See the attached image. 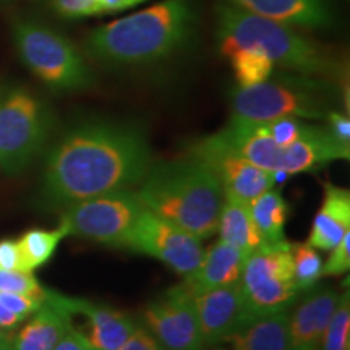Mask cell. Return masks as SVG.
Here are the masks:
<instances>
[{"mask_svg":"<svg viewBox=\"0 0 350 350\" xmlns=\"http://www.w3.org/2000/svg\"><path fill=\"white\" fill-rule=\"evenodd\" d=\"M152 165L146 135L137 125L86 120L57 142L44 167L42 195L54 206L131 190Z\"/></svg>","mask_w":350,"mask_h":350,"instance_id":"obj_1","label":"cell"},{"mask_svg":"<svg viewBox=\"0 0 350 350\" xmlns=\"http://www.w3.org/2000/svg\"><path fill=\"white\" fill-rule=\"evenodd\" d=\"M135 193L144 209L200 240L217 232L224 193L217 177L203 161L187 156L152 164Z\"/></svg>","mask_w":350,"mask_h":350,"instance_id":"obj_2","label":"cell"},{"mask_svg":"<svg viewBox=\"0 0 350 350\" xmlns=\"http://www.w3.org/2000/svg\"><path fill=\"white\" fill-rule=\"evenodd\" d=\"M195 21L191 0H163L94 29L86 47L91 57L109 65H144L178 51Z\"/></svg>","mask_w":350,"mask_h":350,"instance_id":"obj_3","label":"cell"},{"mask_svg":"<svg viewBox=\"0 0 350 350\" xmlns=\"http://www.w3.org/2000/svg\"><path fill=\"white\" fill-rule=\"evenodd\" d=\"M217 38L224 55L237 49H250L268 57L274 67L279 65L299 75H325L334 67L317 44L292 29V26L234 5L219 8Z\"/></svg>","mask_w":350,"mask_h":350,"instance_id":"obj_4","label":"cell"},{"mask_svg":"<svg viewBox=\"0 0 350 350\" xmlns=\"http://www.w3.org/2000/svg\"><path fill=\"white\" fill-rule=\"evenodd\" d=\"M329 90L314 78L275 77L258 85L240 88L232 94L235 120L269 122L282 117L326 119L331 112Z\"/></svg>","mask_w":350,"mask_h":350,"instance_id":"obj_5","label":"cell"},{"mask_svg":"<svg viewBox=\"0 0 350 350\" xmlns=\"http://www.w3.org/2000/svg\"><path fill=\"white\" fill-rule=\"evenodd\" d=\"M12 33L21 62L52 91L68 93L93 85L90 67L64 34L25 18L13 21Z\"/></svg>","mask_w":350,"mask_h":350,"instance_id":"obj_6","label":"cell"},{"mask_svg":"<svg viewBox=\"0 0 350 350\" xmlns=\"http://www.w3.org/2000/svg\"><path fill=\"white\" fill-rule=\"evenodd\" d=\"M51 112L28 88H0V169L16 175L42 151L51 133Z\"/></svg>","mask_w":350,"mask_h":350,"instance_id":"obj_7","label":"cell"},{"mask_svg":"<svg viewBox=\"0 0 350 350\" xmlns=\"http://www.w3.org/2000/svg\"><path fill=\"white\" fill-rule=\"evenodd\" d=\"M245 317L284 312L295 300L291 243H265L245 260L240 275Z\"/></svg>","mask_w":350,"mask_h":350,"instance_id":"obj_8","label":"cell"},{"mask_svg":"<svg viewBox=\"0 0 350 350\" xmlns=\"http://www.w3.org/2000/svg\"><path fill=\"white\" fill-rule=\"evenodd\" d=\"M143 209L135 191H117L65 206L60 226L68 235L125 248Z\"/></svg>","mask_w":350,"mask_h":350,"instance_id":"obj_9","label":"cell"},{"mask_svg":"<svg viewBox=\"0 0 350 350\" xmlns=\"http://www.w3.org/2000/svg\"><path fill=\"white\" fill-rule=\"evenodd\" d=\"M125 248L165 262L183 278L195 273L204 255L198 237L148 209H143L138 217L130 237L126 239Z\"/></svg>","mask_w":350,"mask_h":350,"instance_id":"obj_10","label":"cell"},{"mask_svg":"<svg viewBox=\"0 0 350 350\" xmlns=\"http://www.w3.org/2000/svg\"><path fill=\"white\" fill-rule=\"evenodd\" d=\"M143 319L152 338L164 350H204L193 297L182 286L165 292L143 312Z\"/></svg>","mask_w":350,"mask_h":350,"instance_id":"obj_11","label":"cell"},{"mask_svg":"<svg viewBox=\"0 0 350 350\" xmlns=\"http://www.w3.org/2000/svg\"><path fill=\"white\" fill-rule=\"evenodd\" d=\"M187 152L188 156L203 161L213 170L221 183L224 198L250 203L271 190L275 183V174L250 164L222 148L211 137L191 143Z\"/></svg>","mask_w":350,"mask_h":350,"instance_id":"obj_12","label":"cell"},{"mask_svg":"<svg viewBox=\"0 0 350 350\" xmlns=\"http://www.w3.org/2000/svg\"><path fill=\"white\" fill-rule=\"evenodd\" d=\"M46 301L59 308L68 318L81 314L90 323L86 339L96 350H117L137 329V323L129 314L111 306L93 304L86 299L67 297L46 288Z\"/></svg>","mask_w":350,"mask_h":350,"instance_id":"obj_13","label":"cell"},{"mask_svg":"<svg viewBox=\"0 0 350 350\" xmlns=\"http://www.w3.org/2000/svg\"><path fill=\"white\" fill-rule=\"evenodd\" d=\"M193 305L206 345L224 342L247 319L240 281L200 292Z\"/></svg>","mask_w":350,"mask_h":350,"instance_id":"obj_14","label":"cell"},{"mask_svg":"<svg viewBox=\"0 0 350 350\" xmlns=\"http://www.w3.org/2000/svg\"><path fill=\"white\" fill-rule=\"evenodd\" d=\"M288 317V350H319L339 294L331 287L308 288Z\"/></svg>","mask_w":350,"mask_h":350,"instance_id":"obj_15","label":"cell"},{"mask_svg":"<svg viewBox=\"0 0 350 350\" xmlns=\"http://www.w3.org/2000/svg\"><path fill=\"white\" fill-rule=\"evenodd\" d=\"M247 256V253L234 245L219 240L204 252L200 266L193 274L185 278L182 286L193 297L200 292L239 282Z\"/></svg>","mask_w":350,"mask_h":350,"instance_id":"obj_16","label":"cell"},{"mask_svg":"<svg viewBox=\"0 0 350 350\" xmlns=\"http://www.w3.org/2000/svg\"><path fill=\"white\" fill-rule=\"evenodd\" d=\"M230 3L288 26L325 28L331 23V12L325 0H230Z\"/></svg>","mask_w":350,"mask_h":350,"instance_id":"obj_17","label":"cell"},{"mask_svg":"<svg viewBox=\"0 0 350 350\" xmlns=\"http://www.w3.org/2000/svg\"><path fill=\"white\" fill-rule=\"evenodd\" d=\"M350 230V191L334 183H325V196L313 219L308 242L323 252H331Z\"/></svg>","mask_w":350,"mask_h":350,"instance_id":"obj_18","label":"cell"},{"mask_svg":"<svg viewBox=\"0 0 350 350\" xmlns=\"http://www.w3.org/2000/svg\"><path fill=\"white\" fill-rule=\"evenodd\" d=\"M227 340L232 350H288V314L284 310L247 318Z\"/></svg>","mask_w":350,"mask_h":350,"instance_id":"obj_19","label":"cell"},{"mask_svg":"<svg viewBox=\"0 0 350 350\" xmlns=\"http://www.w3.org/2000/svg\"><path fill=\"white\" fill-rule=\"evenodd\" d=\"M70 325L72 321L67 314L44 300L28 325L12 338V347L13 350H54Z\"/></svg>","mask_w":350,"mask_h":350,"instance_id":"obj_20","label":"cell"},{"mask_svg":"<svg viewBox=\"0 0 350 350\" xmlns=\"http://www.w3.org/2000/svg\"><path fill=\"white\" fill-rule=\"evenodd\" d=\"M217 232L221 237L219 240L234 245L247 255L265 245L255 221H253L250 203H243V201L229 198L222 200Z\"/></svg>","mask_w":350,"mask_h":350,"instance_id":"obj_21","label":"cell"},{"mask_svg":"<svg viewBox=\"0 0 350 350\" xmlns=\"http://www.w3.org/2000/svg\"><path fill=\"white\" fill-rule=\"evenodd\" d=\"M250 211L265 243H278L284 239V227L288 219V204L273 188L250 201Z\"/></svg>","mask_w":350,"mask_h":350,"instance_id":"obj_22","label":"cell"},{"mask_svg":"<svg viewBox=\"0 0 350 350\" xmlns=\"http://www.w3.org/2000/svg\"><path fill=\"white\" fill-rule=\"evenodd\" d=\"M65 237H68V234L62 226L54 230L33 229L21 235L16 242H18L23 271L33 273L39 266L46 265Z\"/></svg>","mask_w":350,"mask_h":350,"instance_id":"obj_23","label":"cell"},{"mask_svg":"<svg viewBox=\"0 0 350 350\" xmlns=\"http://www.w3.org/2000/svg\"><path fill=\"white\" fill-rule=\"evenodd\" d=\"M230 59L240 88L266 81L273 75L274 64L266 55L250 49H237L227 55Z\"/></svg>","mask_w":350,"mask_h":350,"instance_id":"obj_24","label":"cell"},{"mask_svg":"<svg viewBox=\"0 0 350 350\" xmlns=\"http://www.w3.org/2000/svg\"><path fill=\"white\" fill-rule=\"evenodd\" d=\"M291 253L297 291L305 292L314 287L323 269V260L317 248L310 243H291Z\"/></svg>","mask_w":350,"mask_h":350,"instance_id":"obj_25","label":"cell"},{"mask_svg":"<svg viewBox=\"0 0 350 350\" xmlns=\"http://www.w3.org/2000/svg\"><path fill=\"white\" fill-rule=\"evenodd\" d=\"M319 350H350V297L349 291L339 295L334 312L323 334Z\"/></svg>","mask_w":350,"mask_h":350,"instance_id":"obj_26","label":"cell"},{"mask_svg":"<svg viewBox=\"0 0 350 350\" xmlns=\"http://www.w3.org/2000/svg\"><path fill=\"white\" fill-rule=\"evenodd\" d=\"M0 292H15L34 299L46 300V288L41 287L33 273L0 269Z\"/></svg>","mask_w":350,"mask_h":350,"instance_id":"obj_27","label":"cell"},{"mask_svg":"<svg viewBox=\"0 0 350 350\" xmlns=\"http://www.w3.org/2000/svg\"><path fill=\"white\" fill-rule=\"evenodd\" d=\"M268 126L271 137L281 148L291 146L297 139H300L308 130V124H305L301 119H295V117H282V119H275L265 122Z\"/></svg>","mask_w":350,"mask_h":350,"instance_id":"obj_28","label":"cell"},{"mask_svg":"<svg viewBox=\"0 0 350 350\" xmlns=\"http://www.w3.org/2000/svg\"><path fill=\"white\" fill-rule=\"evenodd\" d=\"M49 3L57 15L67 20L103 15L98 0H49Z\"/></svg>","mask_w":350,"mask_h":350,"instance_id":"obj_29","label":"cell"},{"mask_svg":"<svg viewBox=\"0 0 350 350\" xmlns=\"http://www.w3.org/2000/svg\"><path fill=\"white\" fill-rule=\"evenodd\" d=\"M350 268V230L344 234L340 242L331 250V256L323 265L321 275H340Z\"/></svg>","mask_w":350,"mask_h":350,"instance_id":"obj_30","label":"cell"},{"mask_svg":"<svg viewBox=\"0 0 350 350\" xmlns=\"http://www.w3.org/2000/svg\"><path fill=\"white\" fill-rule=\"evenodd\" d=\"M0 304L23 321L25 318L31 317L44 301L34 299V297L15 294V292H0Z\"/></svg>","mask_w":350,"mask_h":350,"instance_id":"obj_31","label":"cell"},{"mask_svg":"<svg viewBox=\"0 0 350 350\" xmlns=\"http://www.w3.org/2000/svg\"><path fill=\"white\" fill-rule=\"evenodd\" d=\"M0 269L23 271L18 242L12 239L0 240Z\"/></svg>","mask_w":350,"mask_h":350,"instance_id":"obj_32","label":"cell"},{"mask_svg":"<svg viewBox=\"0 0 350 350\" xmlns=\"http://www.w3.org/2000/svg\"><path fill=\"white\" fill-rule=\"evenodd\" d=\"M117 350H164L152 334L144 327H137L133 334L125 340Z\"/></svg>","mask_w":350,"mask_h":350,"instance_id":"obj_33","label":"cell"},{"mask_svg":"<svg viewBox=\"0 0 350 350\" xmlns=\"http://www.w3.org/2000/svg\"><path fill=\"white\" fill-rule=\"evenodd\" d=\"M326 122H327V130L331 131L332 137H334L338 142H340L342 144H347V146H350V120H349V117L344 116V113L331 111L326 116Z\"/></svg>","mask_w":350,"mask_h":350,"instance_id":"obj_34","label":"cell"},{"mask_svg":"<svg viewBox=\"0 0 350 350\" xmlns=\"http://www.w3.org/2000/svg\"><path fill=\"white\" fill-rule=\"evenodd\" d=\"M54 350H96L93 345L90 344V340L86 339V336L81 331H78L70 325L67 331L64 332V336L60 338L59 342L54 347Z\"/></svg>","mask_w":350,"mask_h":350,"instance_id":"obj_35","label":"cell"},{"mask_svg":"<svg viewBox=\"0 0 350 350\" xmlns=\"http://www.w3.org/2000/svg\"><path fill=\"white\" fill-rule=\"evenodd\" d=\"M142 2H144V0H98L103 15L104 13L126 10V8L138 5V3H142Z\"/></svg>","mask_w":350,"mask_h":350,"instance_id":"obj_36","label":"cell"},{"mask_svg":"<svg viewBox=\"0 0 350 350\" xmlns=\"http://www.w3.org/2000/svg\"><path fill=\"white\" fill-rule=\"evenodd\" d=\"M20 321L21 319L18 317H15V314L8 312L5 306L0 304V329H13Z\"/></svg>","mask_w":350,"mask_h":350,"instance_id":"obj_37","label":"cell"},{"mask_svg":"<svg viewBox=\"0 0 350 350\" xmlns=\"http://www.w3.org/2000/svg\"><path fill=\"white\" fill-rule=\"evenodd\" d=\"M0 350H13V347H12V339H8V340H5V342L0 344Z\"/></svg>","mask_w":350,"mask_h":350,"instance_id":"obj_38","label":"cell"},{"mask_svg":"<svg viewBox=\"0 0 350 350\" xmlns=\"http://www.w3.org/2000/svg\"><path fill=\"white\" fill-rule=\"evenodd\" d=\"M8 339H12V338H10V334H7L5 331L0 329V344L5 342V340H8Z\"/></svg>","mask_w":350,"mask_h":350,"instance_id":"obj_39","label":"cell"},{"mask_svg":"<svg viewBox=\"0 0 350 350\" xmlns=\"http://www.w3.org/2000/svg\"><path fill=\"white\" fill-rule=\"evenodd\" d=\"M0 2H5V0H0Z\"/></svg>","mask_w":350,"mask_h":350,"instance_id":"obj_40","label":"cell"}]
</instances>
